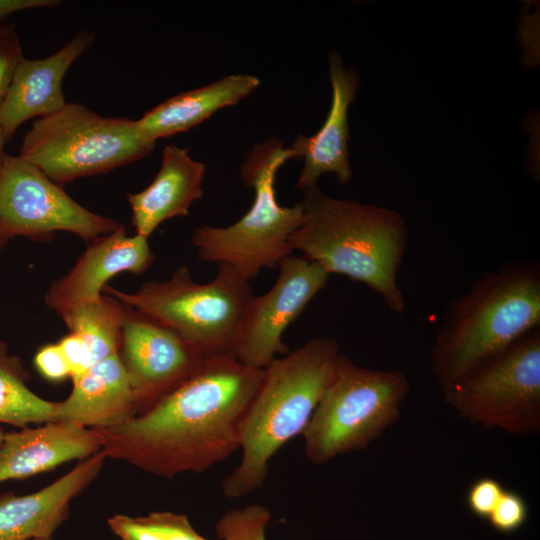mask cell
I'll return each mask as SVG.
<instances>
[{
    "label": "cell",
    "mask_w": 540,
    "mask_h": 540,
    "mask_svg": "<svg viewBox=\"0 0 540 540\" xmlns=\"http://www.w3.org/2000/svg\"><path fill=\"white\" fill-rule=\"evenodd\" d=\"M4 433L5 432L2 430V428H0V444H1L2 440H3Z\"/></svg>",
    "instance_id": "4dcf8cb0"
},
{
    "label": "cell",
    "mask_w": 540,
    "mask_h": 540,
    "mask_svg": "<svg viewBox=\"0 0 540 540\" xmlns=\"http://www.w3.org/2000/svg\"><path fill=\"white\" fill-rule=\"evenodd\" d=\"M259 85L260 80L253 75H228L165 100L135 120L136 125L146 137L156 142L159 138L185 132L216 111L237 104Z\"/></svg>",
    "instance_id": "ffe728a7"
},
{
    "label": "cell",
    "mask_w": 540,
    "mask_h": 540,
    "mask_svg": "<svg viewBox=\"0 0 540 540\" xmlns=\"http://www.w3.org/2000/svg\"><path fill=\"white\" fill-rule=\"evenodd\" d=\"M102 449L97 430L70 421L5 432L0 444V483L50 471L71 460L86 459Z\"/></svg>",
    "instance_id": "e0dca14e"
},
{
    "label": "cell",
    "mask_w": 540,
    "mask_h": 540,
    "mask_svg": "<svg viewBox=\"0 0 540 540\" xmlns=\"http://www.w3.org/2000/svg\"><path fill=\"white\" fill-rule=\"evenodd\" d=\"M94 41L93 32L81 30L52 55L42 59L24 57L18 63L0 108V131L8 141L25 121L54 114L67 104L63 79Z\"/></svg>",
    "instance_id": "5bb4252c"
},
{
    "label": "cell",
    "mask_w": 540,
    "mask_h": 540,
    "mask_svg": "<svg viewBox=\"0 0 540 540\" xmlns=\"http://www.w3.org/2000/svg\"><path fill=\"white\" fill-rule=\"evenodd\" d=\"M33 540H52V538L33 539Z\"/></svg>",
    "instance_id": "1f68e13d"
},
{
    "label": "cell",
    "mask_w": 540,
    "mask_h": 540,
    "mask_svg": "<svg viewBox=\"0 0 540 540\" xmlns=\"http://www.w3.org/2000/svg\"><path fill=\"white\" fill-rule=\"evenodd\" d=\"M69 333L84 343L90 366L120 352L125 305L108 295L60 313Z\"/></svg>",
    "instance_id": "44dd1931"
},
{
    "label": "cell",
    "mask_w": 540,
    "mask_h": 540,
    "mask_svg": "<svg viewBox=\"0 0 540 540\" xmlns=\"http://www.w3.org/2000/svg\"><path fill=\"white\" fill-rule=\"evenodd\" d=\"M293 158L290 147L271 138L256 145L241 167L243 183L255 197L250 209L227 227L201 226L194 230L191 242L204 262L232 267L249 281L263 268L278 267L292 254L290 238L301 224L303 206H281L275 193L279 168Z\"/></svg>",
    "instance_id": "5b68a950"
},
{
    "label": "cell",
    "mask_w": 540,
    "mask_h": 540,
    "mask_svg": "<svg viewBox=\"0 0 540 540\" xmlns=\"http://www.w3.org/2000/svg\"><path fill=\"white\" fill-rule=\"evenodd\" d=\"M205 171V164L192 159L187 148L167 145L151 184L127 194L136 234L148 238L162 222L188 215L192 203L203 196Z\"/></svg>",
    "instance_id": "d6986e66"
},
{
    "label": "cell",
    "mask_w": 540,
    "mask_h": 540,
    "mask_svg": "<svg viewBox=\"0 0 540 540\" xmlns=\"http://www.w3.org/2000/svg\"><path fill=\"white\" fill-rule=\"evenodd\" d=\"M34 364L38 372L50 381L71 376L69 362L58 342L41 347L34 357Z\"/></svg>",
    "instance_id": "83f0119b"
},
{
    "label": "cell",
    "mask_w": 540,
    "mask_h": 540,
    "mask_svg": "<svg viewBox=\"0 0 540 540\" xmlns=\"http://www.w3.org/2000/svg\"><path fill=\"white\" fill-rule=\"evenodd\" d=\"M59 0H0V21L11 15L39 8H50L60 5Z\"/></svg>",
    "instance_id": "f1b7e54d"
},
{
    "label": "cell",
    "mask_w": 540,
    "mask_h": 540,
    "mask_svg": "<svg viewBox=\"0 0 540 540\" xmlns=\"http://www.w3.org/2000/svg\"><path fill=\"white\" fill-rule=\"evenodd\" d=\"M278 268L271 289L263 295H253L234 346L236 359L256 369H264L276 355L290 352L282 341L283 333L330 277L319 264L292 254Z\"/></svg>",
    "instance_id": "8fae6325"
},
{
    "label": "cell",
    "mask_w": 540,
    "mask_h": 540,
    "mask_svg": "<svg viewBox=\"0 0 540 540\" xmlns=\"http://www.w3.org/2000/svg\"><path fill=\"white\" fill-rule=\"evenodd\" d=\"M263 370L242 364L234 354L207 357L145 411L97 430L101 450L160 477L205 472L239 449L240 425Z\"/></svg>",
    "instance_id": "6da1fadb"
},
{
    "label": "cell",
    "mask_w": 540,
    "mask_h": 540,
    "mask_svg": "<svg viewBox=\"0 0 540 540\" xmlns=\"http://www.w3.org/2000/svg\"><path fill=\"white\" fill-rule=\"evenodd\" d=\"M301 224L291 247L322 266L378 293L396 314L405 311L397 283L407 247L408 228L398 212L326 195L317 185L304 191Z\"/></svg>",
    "instance_id": "7a4b0ae2"
},
{
    "label": "cell",
    "mask_w": 540,
    "mask_h": 540,
    "mask_svg": "<svg viewBox=\"0 0 540 540\" xmlns=\"http://www.w3.org/2000/svg\"><path fill=\"white\" fill-rule=\"evenodd\" d=\"M332 101L329 114L318 132L310 137L299 134L290 149L293 158L304 159L295 189L305 191L318 179L333 173L340 184L352 177L349 162L348 109L360 85L357 73L344 66L339 54H329Z\"/></svg>",
    "instance_id": "9a60e30c"
},
{
    "label": "cell",
    "mask_w": 540,
    "mask_h": 540,
    "mask_svg": "<svg viewBox=\"0 0 540 540\" xmlns=\"http://www.w3.org/2000/svg\"><path fill=\"white\" fill-rule=\"evenodd\" d=\"M155 143L135 120L103 116L81 103L67 102L58 112L34 121L19 155L63 186L136 162L149 155Z\"/></svg>",
    "instance_id": "ba28073f"
},
{
    "label": "cell",
    "mask_w": 540,
    "mask_h": 540,
    "mask_svg": "<svg viewBox=\"0 0 540 540\" xmlns=\"http://www.w3.org/2000/svg\"><path fill=\"white\" fill-rule=\"evenodd\" d=\"M504 490L500 482L492 477L478 478L467 491V507L474 516L487 520Z\"/></svg>",
    "instance_id": "4316f807"
},
{
    "label": "cell",
    "mask_w": 540,
    "mask_h": 540,
    "mask_svg": "<svg viewBox=\"0 0 540 540\" xmlns=\"http://www.w3.org/2000/svg\"><path fill=\"white\" fill-rule=\"evenodd\" d=\"M7 142H8V139L0 131V170H1V167H2L4 157L6 155V153H5V145H6Z\"/></svg>",
    "instance_id": "f546056e"
},
{
    "label": "cell",
    "mask_w": 540,
    "mask_h": 540,
    "mask_svg": "<svg viewBox=\"0 0 540 540\" xmlns=\"http://www.w3.org/2000/svg\"><path fill=\"white\" fill-rule=\"evenodd\" d=\"M107 523L121 540H209L194 529L186 515L169 511L144 516L117 514Z\"/></svg>",
    "instance_id": "603a6c76"
},
{
    "label": "cell",
    "mask_w": 540,
    "mask_h": 540,
    "mask_svg": "<svg viewBox=\"0 0 540 540\" xmlns=\"http://www.w3.org/2000/svg\"><path fill=\"white\" fill-rule=\"evenodd\" d=\"M107 459L103 450L80 460L68 473L37 492L0 494V540L52 538L67 519L71 501L99 475Z\"/></svg>",
    "instance_id": "2e32d148"
},
{
    "label": "cell",
    "mask_w": 540,
    "mask_h": 540,
    "mask_svg": "<svg viewBox=\"0 0 540 540\" xmlns=\"http://www.w3.org/2000/svg\"><path fill=\"white\" fill-rule=\"evenodd\" d=\"M31 376L20 357L0 341V423L24 428L55 421L57 402L36 395L28 386Z\"/></svg>",
    "instance_id": "7402d4cb"
},
{
    "label": "cell",
    "mask_w": 540,
    "mask_h": 540,
    "mask_svg": "<svg viewBox=\"0 0 540 540\" xmlns=\"http://www.w3.org/2000/svg\"><path fill=\"white\" fill-rule=\"evenodd\" d=\"M271 513L261 504H251L225 512L215 525L219 540H267Z\"/></svg>",
    "instance_id": "cb8c5ba5"
},
{
    "label": "cell",
    "mask_w": 540,
    "mask_h": 540,
    "mask_svg": "<svg viewBox=\"0 0 540 540\" xmlns=\"http://www.w3.org/2000/svg\"><path fill=\"white\" fill-rule=\"evenodd\" d=\"M445 401L463 418L511 435L540 431V328L465 374Z\"/></svg>",
    "instance_id": "9c48e42d"
},
{
    "label": "cell",
    "mask_w": 540,
    "mask_h": 540,
    "mask_svg": "<svg viewBox=\"0 0 540 540\" xmlns=\"http://www.w3.org/2000/svg\"><path fill=\"white\" fill-rule=\"evenodd\" d=\"M70 395L57 402L55 421L103 430L126 422L140 411L137 390L116 352L72 380Z\"/></svg>",
    "instance_id": "ac0fdd59"
},
{
    "label": "cell",
    "mask_w": 540,
    "mask_h": 540,
    "mask_svg": "<svg viewBox=\"0 0 540 540\" xmlns=\"http://www.w3.org/2000/svg\"><path fill=\"white\" fill-rule=\"evenodd\" d=\"M153 259L148 238L138 234L129 236L122 225L110 234L91 240L72 269L51 284L44 301L58 314L95 301L102 296L112 277L121 272L142 274Z\"/></svg>",
    "instance_id": "4fadbf2b"
},
{
    "label": "cell",
    "mask_w": 540,
    "mask_h": 540,
    "mask_svg": "<svg viewBox=\"0 0 540 540\" xmlns=\"http://www.w3.org/2000/svg\"><path fill=\"white\" fill-rule=\"evenodd\" d=\"M529 517V507L522 495L504 490L487 521L499 533L511 534L522 528Z\"/></svg>",
    "instance_id": "d4e9b609"
},
{
    "label": "cell",
    "mask_w": 540,
    "mask_h": 540,
    "mask_svg": "<svg viewBox=\"0 0 540 540\" xmlns=\"http://www.w3.org/2000/svg\"><path fill=\"white\" fill-rule=\"evenodd\" d=\"M340 354L335 339L319 337L264 368L240 425L241 461L221 484L224 496L240 498L263 485L272 457L305 431Z\"/></svg>",
    "instance_id": "3957f363"
},
{
    "label": "cell",
    "mask_w": 540,
    "mask_h": 540,
    "mask_svg": "<svg viewBox=\"0 0 540 540\" xmlns=\"http://www.w3.org/2000/svg\"><path fill=\"white\" fill-rule=\"evenodd\" d=\"M102 292L170 328L204 357L234 354L253 297L249 281L226 264L205 284L181 266L168 280L146 282L133 293L108 285Z\"/></svg>",
    "instance_id": "8992f818"
},
{
    "label": "cell",
    "mask_w": 540,
    "mask_h": 540,
    "mask_svg": "<svg viewBox=\"0 0 540 540\" xmlns=\"http://www.w3.org/2000/svg\"><path fill=\"white\" fill-rule=\"evenodd\" d=\"M121 226L77 203L29 160L5 155L0 170V249L17 236L44 241L66 231L88 241Z\"/></svg>",
    "instance_id": "30bf717a"
},
{
    "label": "cell",
    "mask_w": 540,
    "mask_h": 540,
    "mask_svg": "<svg viewBox=\"0 0 540 540\" xmlns=\"http://www.w3.org/2000/svg\"><path fill=\"white\" fill-rule=\"evenodd\" d=\"M408 392L403 372L363 368L341 353L303 432L306 457L322 465L367 448L396 422Z\"/></svg>",
    "instance_id": "52a82bcc"
},
{
    "label": "cell",
    "mask_w": 540,
    "mask_h": 540,
    "mask_svg": "<svg viewBox=\"0 0 540 540\" xmlns=\"http://www.w3.org/2000/svg\"><path fill=\"white\" fill-rule=\"evenodd\" d=\"M120 351L139 396V413L193 374L207 358L170 328L126 305Z\"/></svg>",
    "instance_id": "7c38bea8"
},
{
    "label": "cell",
    "mask_w": 540,
    "mask_h": 540,
    "mask_svg": "<svg viewBox=\"0 0 540 540\" xmlns=\"http://www.w3.org/2000/svg\"><path fill=\"white\" fill-rule=\"evenodd\" d=\"M2 26H3V25H0V32H1V30H2Z\"/></svg>",
    "instance_id": "d6a6232c"
},
{
    "label": "cell",
    "mask_w": 540,
    "mask_h": 540,
    "mask_svg": "<svg viewBox=\"0 0 540 540\" xmlns=\"http://www.w3.org/2000/svg\"><path fill=\"white\" fill-rule=\"evenodd\" d=\"M24 58L20 37L13 25L0 32V108L9 91L18 63Z\"/></svg>",
    "instance_id": "484cf974"
},
{
    "label": "cell",
    "mask_w": 540,
    "mask_h": 540,
    "mask_svg": "<svg viewBox=\"0 0 540 540\" xmlns=\"http://www.w3.org/2000/svg\"><path fill=\"white\" fill-rule=\"evenodd\" d=\"M540 324V265L509 261L450 305L430 352L442 392Z\"/></svg>",
    "instance_id": "277c9868"
}]
</instances>
